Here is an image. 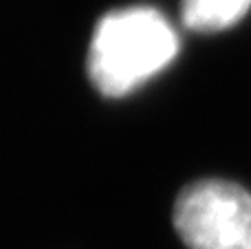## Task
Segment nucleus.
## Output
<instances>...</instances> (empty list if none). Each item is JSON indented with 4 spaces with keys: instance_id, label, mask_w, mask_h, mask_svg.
Returning <instances> with one entry per match:
<instances>
[{
    "instance_id": "1",
    "label": "nucleus",
    "mask_w": 251,
    "mask_h": 249,
    "mask_svg": "<svg viewBox=\"0 0 251 249\" xmlns=\"http://www.w3.org/2000/svg\"><path fill=\"white\" fill-rule=\"evenodd\" d=\"M178 53V35L152 7L110 11L97 22L86 55L91 84L106 97H124L159 75Z\"/></svg>"
},
{
    "instance_id": "2",
    "label": "nucleus",
    "mask_w": 251,
    "mask_h": 249,
    "mask_svg": "<svg viewBox=\"0 0 251 249\" xmlns=\"http://www.w3.org/2000/svg\"><path fill=\"white\" fill-rule=\"evenodd\" d=\"M172 219L190 249H251V194L231 181L203 179L185 185Z\"/></svg>"
},
{
    "instance_id": "3",
    "label": "nucleus",
    "mask_w": 251,
    "mask_h": 249,
    "mask_svg": "<svg viewBox=\"0 0 251 249\" xmlns=\"http://www.w3.org/2000/svg\"><path fill=\"white\" fill-rule=\"evenodd\" d=\"M251 0H183V25L199 33L229 29L249 11Z\"/></svg>"
}]
</instances>
